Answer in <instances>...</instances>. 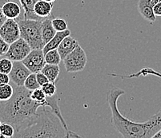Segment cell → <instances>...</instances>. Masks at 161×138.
<instances>
[{"instance_id": "obj_1", "label": "cell", "mask_w": 161, "mask_h": 138, "mask_svg": "<svg viewBox=\"0 0 161 138\" xmlns=\"http://www.w3.org/2000/svg\"><path fill=\"white\" fill-rule=\"evenodd\" d=\"M118 87L107 93V101L112 111V124L115 130L125 138L153 137L161 129V110L144 122H137L124 117L118 109V100L124 94Z\"/></svg>"}, {"instance_id": "obj_2", "label": "cell", "mask_w": 161, "mask_h": 138, "mask_svg": "<svg viewBox=\"0 0 161 138\" xmlns=\"http://www.w3.org/2000/svg\"><path fill=\"white\" fill-rule=\"evenodd\" d=\"M80 135L67 129L53 110L46 106L39 109L37 113L16 129L14 137L33 138H72Z\"/></svg>"}, {"instance_id": "obj_3", "label": "cell", "mask_w": 161, "mask_h": 138, "mask_svg": "<svg viewBox=\"0 0 161 138\" xmlns=\"http://www.w3.org/2000/svg\"><path fill=\"white\" fill-rule=\"evenodd\" d=\"M14 94L9 100L0 102V119L18 129L36 115L43 106L31 97V91L24 86L15 85Z\"/></svg>"}, {"instance_id": "obj_4", "label": "cell", "mask_w": 161, "mask_h": 138, "mask_svg": "<svg viewBox=\"0 0 161 138\" xmlns=\"http://www.w3.org/2000/svg\"><path fill=\"white\" fill-rule=\"evenodd\" d=\"M43 20L24 18L18 21L20 29V37L30 45L32 50H43L45 46L42 36Z\"/></svg>"}, {"instance_id": "obj_5", "label": "cell", "mask_w": 161, "mask_h": 138, "mask_svg": "<svg viewBox=\"0 0 161 138\" xmlns=\"http://www.w3.org/2000/svg\"><path fill=\"white\" fill-rule=\"evenodd\" d=\"M63 61H64V65L67 72H80L84 69L87 65V54L83 48L79 45Z\"/></svg>"}, {"instance_id": "obj_6", "label": "cell", "mask_w": 161, "mask_h": 138, "mask_svg": "<svg viewBox=\"0 0 161 138\" xmlns=\"http://www.w3.org/2000/svg\"><path fill=\"white\" fill-rule=\"evenodd\" d=\"M30 45L21 37L10 44L9 49L6 53L5 56L9 59L14 61H23L31 51Z\"/></svg>"}, {"instance_id": "obj_7", "label": "cell", "mask_w": 161, "mask_h": 138, "mask_svg": "<svg viewBox=\"0 0 161 138\" xmlns=\"http://www.w3.org/2000/svg\"><path fill=\"white\" fill-rule=\"evenodd\" d=\"M22 62L30 69L31 72L37 74L40 72L46 65L45 54L43 50L33 49Z\"/></svg>"}, {"instance_id": "obj_8", "label": "cell", "mask_w": 161, "mask_h": 138, "mask_svg": "<svg viewBox=\"0 0 161 138\" xmlns=\"http://www.w3.org/2000/svg\"><path fill=\"white\" fill-rule=\"evenodd\" d=\"M0 35L8 44H11L20 38V29L18 21L7 18L0 27Z\"/></svg>"}, {"instance_id": "obj_9", "label": "cell", "mask_w": 161, "mask_h": 138, "mask_svg": "<svg viewBox=\"0 0 161 138\" xmlns=\"http://www.w3.org/2000/svg\"><path fill=\"white\" fill-rule=\"evenodd\" d=\"M31 74L30 69L25 66L22 61L13 62V68L9 74L11 82L18 86H24V82L27 77Z\"/></svg>"}, {"instance_id": "obj_10", "label": "cell", "mask_w": 161, "mask_h": 138, "mask_svg": "<svg viewBox=\"0 0 161 138\" xmlns=\"http://www.w3.org/2000/svg\"><path fill=\"white\" fill-rule=\"evenodd\" d=\"M153 7L152 0H140L138 3V11L140 15L150 23H155L156 19Z\"/></svg>"}, {"instance_id": "obj_11", "label": "cell", "mask_w": 161, "mask_h": 138, "mask_svg": "<svg viewBox=\"0 0 161 138\" xmlns=\"http://www.w3.org/2000/svg\"><path fill=\"white\" fill-rule=\"evenodd\" d=\"M78 41L71 37V35H68L61 42L58 47L57 48L58 53L60 54L61 59L64 60L67 55L73 51L77 46H79Z\"/></svg>"}, {"instance_id": "obj_12", "label": "cell", "mask_w": 161, "mask_h": 138, "mask_svg": "<svg viewBox=\"0 0 161 138\" xmlns=\"http://www.w3.org/2000/svg\"><path fill=\"white\" fill-rule=\"evenodd\" d=\"M68 35H71V31L68 29L66 30H64V31H57L55 35L47 44H45L44 47L43 49L44 54H46L49 50L57 49L58 47V46H59V44L61 43V42Z\"/></svg>"}, {"instance_id": "obj_13", "label": "cell", "mask_w": 161, "mask_h": 138, "mask_svg": "<svg viewBox=\"0 0 161 138\" xmlns=\"http://www.w3.org/2000/svg\"><path fill=\"white\" fill-rule=\"evenodd\" d=\"M53 3H50L45 0H38L35 5L34 11L39 17L42 18L50 17L53 9Z\"/></svg>"}, {"instance_id": "obj_14", "label": "cell", "mask_w": 161, "mask_h": 138, "mask_svg": "<svg viewBox=\"0 0 161 138\" xmlns=\"http://www.w3.org/2000/svg\"><path fill=\"white\" fill-rule=\"evenodd\" d=\"M3 12L7 18L16 19L21 14V7L16 2L7 1L2 7Z\"/></svg>"}, {"instance_id": "obj_15", "label": "cell", "mask_w": 161, "mask_h": 138, "mask_svg": "<svg viewBox=\"0 0 161 138\" xmlns=\"http://www.w3.org/2000/svg\"><path fill=\"white\" fill-rule=\"evenodd\" d=\"M56 32V30L52 25V19L50 18V17L45 18L42 23V36L44 44H47L55 35Z\"/></svg>"}, {"instance_id": "obj_16", "label": "cell", "mask_w": 161, "mask_h": 138, "mask_svg": "<svg viewBox=\"0 0 161 138\" xmlns=\"http://www.w3.org/2000/svg\"><path fill=\"white\" fill-rule=\"evenodd\" d=\"M38 0H19L22 8L24 11V18L31 19H44L38 15L34 11L35 5Z\"/></svg>"}, {"instance_id": "obj_17", "label": "cell", "mask_w": 161, "mask_h": 138, "mask_svg": "<svg viewBox=\"0 0 161 138\" xmlns=\"http://www.w3.org/2000/svg\"><path fill=\"white\" fill-rule=\"evenodd\" d=\"M41 72L43 73L48 78L50 82H56L59 73H60V68L58 65H53V64H47L44 66Z\"/></svg>"}, {"instance_id": "obj_18", "label": "cell", "mask_w": 161, "mask_h": 138, "mask_svg": "<svg viewBox=\"0 0 161 138\" xmlns=\"http://www.w3.org/2000/svg\"><path fill=\"white\" fill-rule=\"evenodd\" d=\"M45 61H46V63L47 64L59 65L62 59H61V56L58 53V50L55 49V50H49L45 54Z\"/></svg>"}, {"instance_id": "obj_19", "label": "cell", "mask_w": 161, "mask_h": 138, "mask_svg": "<svg viewBox=\"0 0 161 138\" xmlns=\"http://www.w3.org/2000/svg\"><path fill=\"white\" fill-rule=\"evenodd\" d=\"M14 87L8 84L0 85V101L9 100L14 94Z\"/></svg>"}, {"instance_id": "obj_20", "label": "cell", "mask_w": 161, "mask_h": 138, "mask_svg": "<svg viewBox=\"0 0 161 138\" xmlns=\"http://www.w3.org/2000/svg\"><path fill=\"white\" fill-rule=\"evenodd\" d=\"M31 97L32 99L35 100L36 101L41 103L43 106H47V96L45 94V93L43 92L41 87L31 91Z\"/></svg>"}, {"instance_id": "obj_21", "label": "cell", "mask_w": 161, "mask_h": 138, "mask_svg": "<svg viewBox=\"0 0 161 138\" xmlns=\"http://www.w3.org/2000/svg\"><path fill=\"white\" fill-rule=\"evenodd\" d=\"M15 129L11 124L0 120V133H2L4 137H14Z\"/></svg>"}, {"instance_id": "obj_22", "label": "cell", "mask_w": 161, "mask_h": 138, "mask_svg": "<svg viewBox=\"0 0 161 138\" xmlns=\"http://www.w3.org/2000/svg\"><path fill=\"white\" fill-rule=\"evenodd\" d=\"M24 87L31 91H33L38 88H40V85L39 84L36 78V74L31 73L24 82Z\"/></svg>"}, {"instance_id": "obj_23", "label": "cell", "mask_w": 161, "mask_h": 138, "mask_svg": "<svg viewBox=\"0 0 161 138\" xmlns=\"http://www.w3.org/2000/svg\"><path fill=\"white\" fill-rule=\"evenodd\" d=\"M13 68V61L8 58L0 59V72L9 74Z\"/></svg>"}, {"instance_id": "obj_24", "label": "cell", "mask_w": 161, "mask_h": 138, "mask_svg": "<svg viewBox=\"0 0 161 138\" xmlns=\"http://www.w3.org/2000/svg\"><path fill=\"white\" fill-rule=\"evenodd\" d=\"M52 25L54 28L56 30V31H64V30H67V22L64 18L56 17L52 19Z\"/></svg>"}, {"instance_id": "obj_25", "label": "cell", "mask_w": 161, "mask_h": 138, "mask_svg": "<svg viewBox=\"0 0 161 138\" xmlns=\"http://www.w3.org/2000/svg\"><path fill=\"white\" fill-rule=\"evenodd\" d=\"M42 89L43 90V92L45 93L47 97H52V96L55 95V93H56V86H55V82H49L45 84L44 85L41 87Z\"/></svg>"}, {"instance_id": "obj_26", "label": "cell", "mask_w": 161, "mask_h": 138, "mask_svg": "<svg viewBox=\"0 0 161 138\" xmlns=\"http://www.w3.org/2000/svg\"><path fill=\"white\" fill-rule=\"evenodd\" d=\"M9 46L10 44H8L0 35V57L6 54V53L9 49Z\"/></svg>"}, {"instance_id": "obj_27", "label": "cell", "mask_w": 161, "mask_h": 138, "mask_svg": "<svg viewBox=\"0 0 161 138\" xmlns=\"http://www.w3.org/2000/svg\"><path fill=\"white\" fill-rule=\"evenodd\" d=\"M36 78H37V81L38 82H39V85H40L41 87L43 86V85H44L46 83H47V82H50L47 77L43 73L41 72V71L36 74Z\"/></svg>"}, {"instance_id": "obj_28", "label": "cell", "mask_w": 161, "mask_h": 138, "mask_svg": "<svg viewBox=\"0 0 161 138\" xmlns=\"http://www.w3.org/2000/svg\"><path fill=\"white\" fill-rule=\"evenodd\" d=\"M10 82H11V78H10L9 74L0 72V85L8 84Z\"/></svg>"}, {"instance_id": "obj_29", "label": "cell", "mask_w": 161, "mask_h": 138, "mask_svg": "<svg viewBox=\"0 0 161 138\" xmlns=\"http://www.w3.org/2000/svg\"><path fill=\"white\" fill-rule=\"evenodd\" d=\"M153 10H154V13L156 16H161V2L154 5Z\"/></svg>"}, {"instance_id": "obj_30", "label": "cell", "mask_w": 161, "mask_h": 138, "mask_svg": "<svg viewBox=\"0 0 161 138\" xmlns=\"http://www.w3.org/2000/svg\"><path fill=\"white\" fill-rule=\"evenodd\" d=\"M6 20H7V18H6V16L4 15L3 12L2 7H0V27H2L3 24L5 23Z\"/></svg>"}, {"instance_id": "obj_31", "label": "cell", "mask_w": 161, "mask_h": 138, "mask_svg": "<svg viewBox=\"0 0 161 138\" xmlns=\"http://www.w3.org/2000/svg\"><path fill=\"white\" fill-rule=\"evenodd\" d=\"M153 137L154 138H161V129L159 130V132H158L157 133H156V134H155V136H153Z\"/></svg>"}, {"instance_id": "obj_32", "label": "cell", "mask_w": 161, "mask_h": 138, "mask_svg": "<svg viewBox=\"0 0 161 138\" xmlns=\"http://www.w3.org/2000/svg\"><path fill=\"white\" fill-rule=\"evenodd\" d=\"M159 2H161V0H152V3L153 6L156 5V3H158Z\"/></svg>"}, {"instance_id": "obj_33", "label": "cell", "mask_w": 161, "mask_h": 138, "mask_svg": "<svg viewBox=\"0 0 161 138\" xmlns=\"http://www.w3.org/2000/svg\"><path fill=\"white\" fill-rule=\"evenodd\" d=\"M45 1H47V2H50V3H54L55 0H45Z\"/></svg>"}, {"instance_id": "obj_34", "label": "cell", "mask_w": 161, "mask_h": 138, "mask_svg": "<svg viewBox=\"0 0 161 138\" xmlns=\"http://www.w3.org/2000/svg\"><path fill=\"white\" fill-rule=\"evenodd\" d=\"M0 137H2V138H5V137H4V136H3V135L2 134V133H0Z\"/></svg>"}]
</instances>
